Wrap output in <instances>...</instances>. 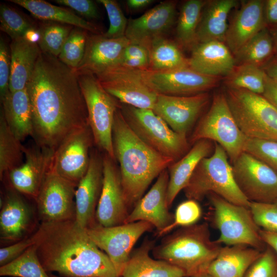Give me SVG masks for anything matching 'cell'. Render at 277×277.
I'll return each mask as SVG.
<instances>
[{
	"label": "cell",
	"mask_w": 277,
	"mask_h": 277,
	"mask_svg": "<svg viewBox=\"0 0 277 277\" xmlns=\"http://www.w3.org/2000/svg\"><path fill=\"white\" fill-rule=\"evenodd\" d=\"M26 89L38 146L54 151L70 133L88 125L77 74L57 57L41 52Z\"/></svg>",
	"instance_id": "6da1fadb"
},
{
	"label": "cell",
	"mask_w": 277,
	"mask_h": 277,
	"mask_svg": "<svg viewBox=\"0 0 277 277\" xmlns=\"http://www.w3.org/2000/svg\"><path fill=\"white\" fill-rule=\"evenodd\" d=\"M36 243L48 273L62 277H118L107 255L74 220L40 223Z\"/></svg>",
	"instance_id": "7a4b0ae2"
},
{
	"label": "cell",
	"mask_w": 277,
	"mask_h": 277,
	"mask_svg": "<svg viewBox=\"0 0 277 277\" xmlns=\"http://www.w3.org/2000/svg\"><path fill=\"white\" fill-rule=\"evenodd\" d=\"M112 141L126 202L131 211L153 180L175 162L140 138L126 121L120 106L115 113Z\"/></svg>",
	"instance_id": "3957f363"
},
{
	"label": "cell",
	"mask_w": 277,
	"mask_h": 277,
	"mask_svg": "<svg viewBox=\"0 0 277 277\" xmlns=\"http://www.w3.org/2000/svg\"><path fill=\"white\" fill-rule=\"evenodd\" d=\"M222 246L210 236L206 223L181 227L164 238L152 249L155 259L166 261L181 269L185 277L207 273L209 266Z\"/></svg>",
	"instance_id": "277c9868"
},
{
	"label": "cell",
	"mask_w": 277,
	"mask_h": 277,
	"mask_svg": "<svg viewBox=\"0 0 277 277\" xmlns=\"http://www.w3.org/2000/svg\"><path fill=\"white\" fill-rule=\"evenodd\" d=\"M229 160L224 148L214 143L212 154L201 160L183 189L188 199L201 201L214 193L232 203L249 207L250 202L238 188Z\"/></svg>",
	"instance_id": "5b68a950"
},
{
	"label": "cell",
	"mask_w": 277,
	"mask_h": 277,
	"mask_svg": "<svg viewBox=\"0 0 277 277\" xmlns=\"http://www.w3.org/2000/svg\"><path fill=\"white\" fill-rule=\"evenodd\" d=\"M224 93L236 123L246 137L277 142V109L262 95L226 87Z\"/></svg>",
	"instance_id": "8992f818"
},
{
	"label": "cell",
	"mask_w": 277,
	"mask_h": 277,
	"mask_svg": "<svg viewBox=\"0 0 277 277\" xmlns=\"http://www.w3.org/2000/svg\"><path fill=\"white\" fill-rule=\"evenodd\" d=\"M246 138L236 123L224 91H218L196 126L189 142L193 144L202 140L214 142L224 148L232 163L244 152Z\"/></svg>",
	"instance_id": "52a82bcc"
},
{
	"label": "cell",
	"mask_w": 277,
	"mask_h": 277,
	"mask_svg": "<svg viewBox=\"0 0 277 277\" xmlns=\"http://www.w3.org/2000/svg\"><path fill=\"white\" fill-rule=\"evenodd\" d=\"M76 74L85 102L88 124L94 143L115 160L112 128L115 113L119 107L118 101L105 91L95 75L91 73Z\"/></svg>",
	"instance_id": "ba28073f"
},
{
	"label": "cell",
	"mask_w": 277,
	"mask_h": 277,
	"mask_svg": "<svg viewBox=\"0 0 277 277\" xmlns=\"http://www.w3.org/2000/svg\"><path fill=\"white\" fill-rule=\"evenodd\" d=\"M120 108L133 131L157 152L176 162L189 151L187 136L173 131L153 110L124 104Z\"/></svg>",
	"instance_id": "9c48e42d"
},
{
	"label": "cell",
	"mask_w": 277,
	"mask_h": 277,
	"mask_svg": "<svg viewBox=\"0 0 277 277\" xmlns=\"http://www.w3.org/2000/svg\"><path fill=\"white\" fill-rule=\"evenodd\" d=\"M213 209V222L220 232L216 242L226 246L245 245L262 251L266 245L260 235L249 207L232 203L214 194H208Z\"/></svg>",
	"instance_id": "30bf717a"
},
{
	"label": "cell",
	"mask_w": 277,
	"mask_h": 277,
	"mask_svg": "<svg viewBox=\"0 0 277 277\" xmlns=\"http://www.w3.org/2000/svg\"><path fill=\"white\" fill-rule=\"evenodd\" d=\"M153 228L151 224L143 221L112 227L103 226L96 221L86 230L96 245L105 252L121 277L134 245L144 233Z\"/></svg>",
	"instance_id": "8fae6325"
},
{
	"label": "cell",
	"mask_w": 277,
	"mask_h": 277,
	"mask_svg": "<svg viewBox=\"0 0 277 277\" xmlns=\"http://www.w3.org/2000/svg\"><path fill=\"white\" fill-rule=\"evenodd\" d=\"M95 75L105 91L117 101L153 110L157 94L145 84L142 70L117 65Z\"/></svg>",
	"instance_id": "7c38bea8"
},
{
	"label": "cell",
	"mask_w": 277,
	"mask_h": 277,
	"mask_svg": "<svg viewBox=\"0 0 277 277\" xmlns=\"http://www.w3.org/2000/svg\"><path fill=\"white\" fill-rule=\"evenodd\" d=\"M231 166L238 188L250 202L269 203L277 199V173L267 165L243 152Z\"/></svg>",
	"instance_id": "4fadbf2b"
},
{
	"label": "cell",
	"mask_w": 277,
	"mask_h": 277,
	"mask_svg": "<svg viewBox=\"0 0 277 277\" xmlns=\"http://www.w3.org/2000/svg\"><path fill=\"white\" fill-rule=\"evenodd\" d=\"M93 142L88 125L72 132L54 150L50 171L77 186L88 169Z\"/></svg>",
	"instance_id": "5bb4252c"
},
{
	"label": "cell",
	"mask_w": 277,
	"mask_h": 277,
	"mask_svg": "<svg viewBox=\"0 0 277 277\" xmlns=\"http://www.w3.org/2000/svg\"><path fill=\"white\" fill-rule=\"evenodd\" d=\"M76 187L75 184L49 170L35 201L40 223L75 219Z\"/></svg>",
	"instance_id": "9a60e30c"
},
{
	"label": "cell",
	"mask_w": 277,
	"mask_h": 277,
	"mask_svg": "<svg viewBox=\"0 0 277 277\" xmlns=\"http://www.w3.org/2000/svg\"><path fill=\"white\" fill-rule=\"evenodd\" d=\"M145 84L157 94L195 95L218 86L222 77L201 74L189 67L165 71L142 70Z\"/></svg>",
	"instance_id": "2e32d148"
},
{
	"label": "cell",
	"mask_w": 277,
	"mask_h": 277,
	"mask_svg": "<svg viewBox=\"0 0 277 277\" xmlns=\"http://www.w3.org/2000/svg\"><path fill=\"white\" fill-rule=\"evenodd\" d=\"M103 183L95 212L96 222L104 227L125 223L130 211L126 202L120 170L114 160L105 153Z\"/></svg>",
	"instance_id": "e0dca14e"
},
{
	"label": "cell",
	"mask_w": 277,
	"mask_h": 277,
	"mask_svg": "<svg viewBox=\"0 0 277 277\" xmlns=\"http://www.w3.org/2000/svg\"><path fill=\"white\" fill-rule=\"evenodd\" d=\"M210 100L208 92L187 96L157 94L153 111L173 131L187 136Z\"/></svg>",
	"instance_id": "ac0fdd59"
},
{
	"label": "cell",
	"mask_w": 277,
	"mask_h": 277,
	"mask_svg": "<svg viewBox=\"0 0 277 277\" xmlns=\"http://www.w3.org/2000/svg\"><path fill=\"white\" fill-rule=\"evenodd\" d=\"M1 206V243L10 245L29 236L37 229L34 210L23 194L10 186Z\"/></svg>",
	"instance_id": "d6986e66"
},
{
	"label": "cell",
	"mask_w": 277,
	"mask_h": 277,
	"mask_svg": "<svg viewBox=\"0 0 277 277\" xmlns=\"http://www.w3.org/2000/svg\"><path fill=\"white\" fill-rule=\"evenodd\" d=\"M24 152L23 163L6 174L11 187L35 201L50 170L54 151L36 144V146H24Z\"/></svg>",
	"instance_id": "ffe728a7"
},
{
	"label": "cell",
	"mask_w": 277,
	"mask_h": 277,
	"mask_svg": "<svg viewBox=\"0 0 277 277\" xmlns=\"http://www.w3.org/2000/svg\"><path fill=\"white\" fill-rule=\"evenodd\" d=\"M176 17V2H163L136 18L129 19L125 37L130 43L148 49L151 42L164 36L174 25Z\"/></svg>",
	"instance_id": "44dd1931"
},
{
	"label": "cell",
	"mask_w": 277,
	"mask_h": 277,
	"mask_svg": "<svg viewBox=\"0 0 277 277\" xmlns=\"http://www.w3.org/2000/svg\"><path fill=\"white\" fill-rule=\"evenodd\" d=\"M168 171H162L148 192L136 203L130 212L125 223L143 221L150 223L157 232L165 229L173 222L174 215L168 209L167 193Z\"/></svg>",
	"instance_id": "7402d4cb"
},
{
	"label": "cell",
	"mask_w": 277,
	"mask_h": 277,
	"mask_svg": "<svg viewBox=\"0 0 277 277\" xmlns=\"http://www.w3.org/2000/svg\"><path fill=\"white\" fill-rule=\"evenodd\" d=\"M103 183V159L91 151L87 172L77 185L75 193V221L87 229L96 222L95 212Z\"/></svg>",
	"instance_id": "603a6c76"
},
{
	"label": "cell",
	"mask_w": 277,
	"mask_h": 277,
	"mask_svg": "<svg viewBox=\"0 0 277 277\" xmlns=\"http://www.w3.org/2000/svg\"><path fill=\"white\" fill-rule=\"evenodd\" d=\"M129 41L125 37L107 38L100 34L88 35L83 58L74 70L76 74H96L119 65Z\"/></svg>",
	"instance_id": "cb8c5ba5"
},
{
	"label": "cell",
	"mask_w": 277,
	"mask_h": 277,
	"mask_svg": "<svg viewBox=\"0 0 277 277\" xmlns=\"http://www.w3.org/2000/svg\"><path fill=\"white\" fill-rule=\"evenodd\" d=\"M264 1L243 2L228 23L224 43L233 54L255 34L266 28Z\"/></svg>",
	"instance_id": "d4e9b609"
},
{
	"label": "cell",
	"mask_w": 277,
	"mask_h": 277,
	"mask_svg": "<svg viewBox=\"0 0 277 277\" xmlns=\"http://www.w3.org/2000/svg\"><path fill=\"white\" fill-rule=\"evenodd\" d=\"M188 66L202 74L221 77L228 75L235 66L233 54L224 42L198 43L191 49Z\"/></svg>",
	"instance_id": "484cf974"
},
{
	"label": "cell",
	"mask_w": 277,
	"mask_h": 277,
	"mask_svg": "<svg viewBox=\"0 0 277 277\" xmlns=\"http://www.w3.org/2000/svg\"><path fill=\"white\" fill-rule=\"evenodd\" d=\"M212 142L207 140L197 141L182 157L169 167L167 193L169 208L179 193L187 186L201 160L213 152L214 145Z\"/></svg>",
	"instance_id": "4316f807"
},
{
	"label": "cell",
	"mask_w": 277,
	"mask_h": 277,
	"mask_svg": "<svg viewBox=\"0 0 277 277\" xmlns=\"http://www.w3.org/2000/svg\"><path fill=\"white\" fill-rule=\"evenodd\" d=\"M41 52L37 42L29 38L12 40L10 45V92L26 88Z\"/></svg>",
	"instance_id": "83f0119b"
},
{
	"label": "cell",
	"mask_w": 277,
	"mask_h": 277,
	"mask_svg": "<svg viewBox=\"0 0 277 277\" xmlns=\"http://www.w3.org/2000/svg\"><path fill=\"white\" fill-rule=\"evenodd\" d=\"M154 245V241L145 238L141 246L132 251L121 277H185L178 267L150 257L149 252Z\"/></svg>",
	"instance_id": "f1b7e54d"
},
{
	"label": "cell",
	"mask_w": 277,
	"mask_h": 277,
	"mask_svg": "<svg viewBox=\"0 0 277 277\" xmlns=\"http://www.w3.org/2000/svg\"><path fill=\"white\" fill-rule=\"evenodd\" d=\"M240 4L237 0L206 1L196 32L197 44L225 41L231 11Z\"/></svg>",
	"instance_id": "f546056e"
},
{
	"label": "cell",
	"mask_w": 277,
	"mask_h": 277,
	"mask_svg": "<svg viewBox=\"0 0 277 277\" xmlns=\"http://www.w3.org/2000/svg\"><path fill=\"white\" fill-rule=\"evenodd\" d=\"M262 251L245 245L222 247L207 270L211 277H244Z\"/></svg>",
	"instance_id": "4dcf8cb0"
},
{
	"label": "cell",
	"mask_w": 277,
	"mask_h": 277,
	"mask_svg": "<svg viewBox=\"0 0 277 277\" xmlns=\"http://www.w3.org/2000/svg\"><path fill=\"white\" fill-rule=\"evenodd\" d=\"M6 122L15 136L20 141L34 136L30 100L26 88L9 92L1 100Z\"/></svg>",
	"instance_id": "1f68e13d"
},
{
	"label": "cell",
	"mask_w": 277,
	"mask_h": 277,
	"mask_svg": "<svg viewBox=\"0 0 277 277\" xmlns=\"http://www.w3.org/2000/svg\"><path fill=\"white\" fill-rule=\"evenodd\" d=\"M23 7L34 17L44 21L65 24L83 28L93 34H100L98 27L71 9L57 6L43 0H10Z\"/></svg>",
	"instance_id": "d6a6232c"
},
{
	"label": "cell",
	"mask_w": 277,
	"mask_h": 277,
	"mask_svg": "<svg viewBox=\"0 0 277 277\" xmlns=\"http://www.w3.org/2000/svg\"><path fill=\"white\" fill-rule=\"evenodd\" d=\"M235 65L247 64L262 68L274 56L272 34L265 28L234 54Z\"/></svg>",
	"instance_id": "836d02e7"
},
{
	"label": "cell",
	"mask_w": 277,
	"mask_h": 277,
	"mask_svg": "<svg viewBox=\"0 0 277 277\" xmlns=\"http://www.w3.org/2000/svg\"><path fill=\"white\" fill-rule=\"evenodd\" d=\"M149 70L165 71L188 66V58L175 42L160 37L154 39L149 48Z\"/></svg>",
	"instance_id": "e575fe53"
},
{
	"label": "cell",
	"mask_w": 277,
	"mask_h": 277,
	"mask_svg": "<svg viewBox=\"0 0 277 277\" xmlns=\"http://www.w3.org/2000/svg\"><path fill=\"white\" fill-rule=\"evenodd\" d=\"M206 2L188 0L182 5L176 27V37L181 46L192 49L197 44V30Z\"/></svg>",
	"instance_id": "d590c367"
},
{
	"label": "cell",
	"mask_w": 277,
	"mask_h": 277,
	"mask_svg": "<svg viewBox=\"0 0 277 277\" xmlns=\"http://www.w3.org/2000/svg\"><path fill=\"white\" fill-rule=\"evenodd\" d=\"M24 146L8 127L2 110L0 116V177L22 164Z\"/></svg>",
	"instance_id": "8d00e7d4"
},
{
	"label": "cell",
	"mask_w": 277,
	"mask_h": 277,
	"mask_svg": "<svg viewBox=\"0 0 277 277\" xmlns=\"http://www.w3.org/2000/svg\"><path fill=\"white\" fill-rule=\"evenodd\" d=\"M265 73L262 68L247 64L237 65L224 77L226 88L246 90L262 95L265 88Z\"/></svg>",
	"instance_id": "74e56055"
},
{
	"label": "cell",
	"mask_w": 277,
	"mask_h": 277,
	"mask_svg": "<svg viewBox=\"0 0 277 277\" xmlns=\"http://www.w3.org/2000/svg\"><path fill=\"white\" fill-rule=\"evenodd\" d=\"M0 29L12 39L27 37L37 42V28L14 8L0 5Z\"/></svg>",
	"instance_id": "f35d334b"
},
{
	"label": "cell",
	"mask_w": 277,
	"mask_h": 277,
	"mask_svg": "<svg viewBox=\"0 0 277 277\" xmlns=\"http://www.w3.org/2000/svg\"><path fill=\"white\" fill-rule=\"evenodd\" d=\"M36 244L11 262L0 267L1 276L50 277L40 262Z\"/></svg>",
	"instance_id": "ab89813d"
},
{
	"label": "cell",
	"mask_w": 277,
	"mask_h": 277,
	"mask_svg": "<svg viewBox=\"0 0 277 277\" xmlns=\"http://www.w3.org/2000/svg\"><path fill=\"white\" fill-rule=\"evenodd\" d=\"M73 27L52 22L42 23L37 28V44L41 51L58 57Z\"/></svg>",
	"instance_id": "60d3db41"
},
{
	"label": "cell",
	"mask_w": 277,
	"mask_h": 277,
	"mask_svg": "<svg viewBox=\"0 0 277 277\" xmlns=\"http://www.w3.org/2000/svg\"><path fill=\"white\" fill-rule=\"evenodd\" d=\"M88 32L83 28L74 27L57 57L62 63L74 70L83 58Z\"/></svg>",
	"instance_id": "b9f144b4"
},
{
	"label": "cell",
	"mask_w": 277,
	"mask_h": 277,
	"mask_svg": "<svg viewBox=\"0 0 277 277\" xmlns=\"http://www.w3.org/2000/svg\"><path fill=\"white\" fill-rule=\"evenodd\" d=\"M244 152L254 156L277 173V142L247 137Z\"/></svg>",
	"instance_id": "7bdbcfd3"
},
{
	"label": "cell",
	"mask_w": 277,
	"mask_h": 277,
	"mask_svg": "<svg viewBox=\"0 0 277 277\" xmlns=\"http://www.w3.org/2000/svg\"><path fill=\"white\" fill-rule=\"evenodd\" d=\"M202 215V209L196 201L188 199L180 204L175 211L173 222L160 232L158 236L164 235L177 227H187L196 224Z\"/></svg>",
	"instance_id": "ee69618b"
},
{
	"label": "cell",
	"mask_w": 277,
	"mask_h": 277,
	"mask_svg": "<svg viewBox=\"0 0 277 277\" xmlns=\"http://www.w3.org/2000/svg\"><path fill=\"white\" fill-rule=\"evenodd\" d=\"M249 208L261 229L277 232V199L269 203L250 202Z\"/></svg>",
	"instance_id": "f6af8a7d"
},
{
	"label": "cell",
	"mask_w": 277,
	"mask_h": 277,
	"mask_svg": "<svg viewBox=\"0 0 277 277\" xmlns=\"http://www.w3.org/2000/svg\"><path fill=\"white\" fill-rule=\"evenodd\" d=\"M105 8L109 20V27L103 35L109 38L125 36L128 21L117 3L114 0H98Z\"/></svg>",
	"instance_id": "bcb514c9"
},
{
	"label": "cell",
	"mask_w": 277,
	"mask_h": 277,
	"mask_svg": "<svg viewBox=\"0 0 277 277\" xmlns=\"http://www.w3.org/2000/svg\"><path fill=\"white\" fill-rule=\"evenodd\" d=\"M244 277H277V254L266 246L249 267Z\"/></svg>",
	"instance_id": "7dc6e473"
},
{
	"label": "cell",
	"mask_w": 277,
	"mask_h": 277,
	"mask_svg": "<svg viewBox=\"0 0 277 277\" xmlns=\"http://www.w3.org/2000/svg\"><path fill=\"white\" fill-rule=\"evenodd\" d=\"M38 236V232L37 229L29 236L1 248L0 249V266H3L8 264L22 255L30 247L37 243Z\"/></svg>",
	"instance_id": "c3c4849f"
},
{
	"label": "cell",
	"mask_w": 277,
	"mask_h": 277,
	"mask_svg": "<svg viewBox=\"0 0 277 277\" xmlns=\"http://www.w3.org/2000/svg\"><path fill=\"white\" fill-rule=\"evenodd\" d=\"M10 50L5 41L0 39V97L2 100L9 92L10 75Z\"/></svg>",
	"instance_id": "681fc988"
},
{
	"label": "cell",
	"mask_w": 277,
	"mask_h": 277,
	"mask_svg": "<svg viewBox=\"0 0 277 277\" xmlns=\"http://www.w3.org/2000/svg\"><path fill=\"white\" fill-rule=\"evenodd\" d=\"M56 3L69 8L82 17L98 19L100 13L95 3L90 0H56Z\"/></svg>",
	"instance_id": "f907efd6"
},
{
	"label": "cell",
	"mask_w": 277,
	"mask_h": 277,
	"mask_svg": "<svg viewBox=\"0 0 277 277\" xmlns=\"http://www.w3.org/2000/svg\"><path fill=\"white\" fill-rule=\"evenodd\" d=\"M264 15L266 28L271 33L277 30V0L264 1Z\"/></svg>",
	"instance_id": "816d5d0a"
},
{
	"label": "cell",
	"mask_w": 277,
	"mask_h": 277,
	"mask_svg": "<svg viewBox=\"0 0 277 277\" xmlns=\"http://www.w3.org/2000/svg\"><path fill=\"white\" fill-rule=\"evenodd\" d=\"M128 58L149 60V50L143 46L130 43L125 49L121 59Z\"/></svg>",
	"instance_id": "f5cc1de1"
},
{
	"label": "cell",
	"mask_w": 277,
	"mask_h": 277,
	"mask_svg": "<svg viewBox=\"0 0 277 277\" xmlns=\"http://www.w3.org/2000/svg\"><path fill=\"white\" fill-rule=\"evenodd\" d=\"M262 95L277 109V81L266 74L265 88Z\"/></svg>",
	"instance_id": "db71d44e"
},
{
	"label": "cell",
	"mask_w": 277,
	"mask_h": 277,
	"mask_svg": "<svg viewBox=\"0 0 277 277\" xmlns=\"http://www.w3.org/2000/svg\"><path fill=\"white\" fill-rule=\"evenodd\" d=\"M260 233L265 245L271 248L277 254V232L260 229Z\"/></svg>",
	"instance_id": "11a10c76"
},
{
	"label": "cell",
	"mask_w": 277,
	"mask_h": 277,
	"mask_svg": "<svg viewBox=\"0 0 277 277\" xmlns=\"http://www.w3.org/2000/svg\"><path fill=\"white\" fill-rule=\"evenodd\" d=\"M262 69L267 76L277 81V57L274 56Z\"/></svg>",
	"instance_id": "9f6ffc18"
},
{
	"label": "cell",
	"mask_w": 277,
	"mask_h": 277,
	"mask_svg": "<svg viewBox=\"0 0 277 277\" xmlns=\"http://www.w3.org/2000/svg\"><path fill=\"white\" fill-rule=\"evenodd\" d=\"M153 2L152 0H127L126 4L130 10L136 11L146 8Z\"/></svg>",
	"instance_id": "6f0895ef"
},
{
	"label": "cell",
	"mask_w": 277,
	"mask_h": 277,
	"mask_svg": "<svg viewBox=\"0 0 277 277\" xmlns=\"http://www.w3.org/2000/svg\"><path fill=\"white\" fill-rule=\"evenodd\" d=\"M272 34L274 49V56L277 57V30L271 33Z\"/></svg>",
	"instance_id": "680465c9"
},
{
	"label": "cell",
	"mask_w": 277,
	"mask_h": 277,
	"mask_svg": "<svg viewBox=\"0 0 277 277\" xmlns=\"http://www.w3.org/2000/svg\"><path fill=\"white\" fill-rule=\"evenodd\" d=\"M193 277H211L207 273Z\"/></svg>",
	"instance_id": "91938a15"
},
{
	"label": "cell",
	"mask_w": 277,
	"mask_h": 277,
	"mask_svg": "<svg viewBox=\"0 0 277 277\" xmlns=\"http://www.w3.org/2000/svg\"><path fill=\"white\" fill-rule=\"evenodd\" d=\"M50 277H62L59 275H54L50 273H48Z\"/></svg>",
	"instance_id": "94428289"
}]
</instances>
